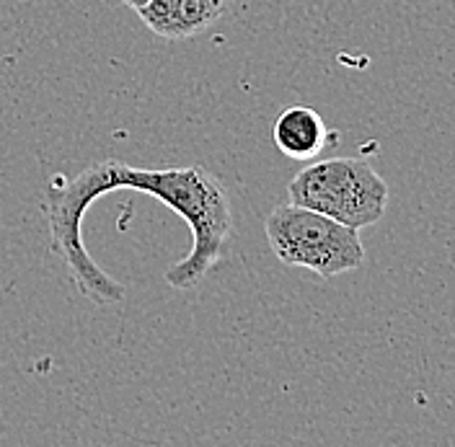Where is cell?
<instances>
[{
  "instance_id": "5",
  "label": "cell",
  "mask_w": 455,
  "mask_h": 447,
  "mask_svg": "<svg viewBox=\"0 0 455 447\" xmlns=\"http://www.w3.org/2000/svg\"><path fill=\"white\" fill-rule=\"evenodd\" d=\"M272 138L277 150L292 158V161H311L315 156L323 153L329 145V127L323 116L311 109V107H290L277 116L272 127Z\"/></svg>"
},
{
  "instance_id": "4",
  "label": "cell",
  "mask_w": 455,
  "mask_h": 447,
  "mask_svg": "<svg viewBox=\"0 0 455 447\" xmlns=\"http://www.w3.org/2000/svg\"><path fill=\"white\" fill-rule=\"evenodd\" d=\"M230 0H150L138 11L142 24L164 39H192L226 16Z\"/></svg>"
},
{
  "instance_id": "1",
  "label": "cell",
  "mask_w": 455,
  "mask_h": 447,
  "mask_svg": "<svg viewBox=\"0 0 455 447\" xmlns=\"http://www.w3.org/2000/svg\"><path fill=\"white\" fill-rule=\"evenodd\" d=\"M114 189L148 192L192 227V251L166 269L173 290H195L220 264L233 235V210L226 184L215 173L202 166L135 168L122 161H99L73 179L52 176L44 189L52 251L65 261L85 300L96 306H119L124 300V287L85 251L81 230L88 204Z\"/></svg>"
},
{
  "instance_id": "3",
  "label": "cell",
  "mask_w": 455,
  "mask_h": 447,
  "mask_svg": "<svg viewBox=\"0 0 455 447\" xmlns=\"http://www.w3.org/2000/svg\"><path fill=\"white\" fill-rule=\"evenodd\" d=\"M287 195L292 204L357 230L378 223L388 207L386 179L363 158H326L311 164L292 176Z\"/></svg>"
},
{
  "instance_id": "2",
  "label": "cell",
  "mask_w": 455,
  "mask_h": 447,
  "mask_svg": "<svg viewBox=\"0 0 455 447\" xmlns=\"http://www.w3.org/2000/svg\"><path fill=\"white\" fill-rule=\"evenodd\" d=\"M269 249L284 267L311 269L331 280L355 272L365 261L360 230L300 204H280L264 220Z\"/></svg>"
},
{
  "instance_id": "6",
  "label": "cell",
  "mask_w": 455,
  "mask_h": 447,
  "mask_svg": "<svg viewBox=\"0 0 455 447\" xmlns=\"http://www.w3.org/2000/svg\"><path fill=\"white\" fill-rule=\"evenodd\" d=\"M122 3H124L127 8H132V11H140V8H145L150 0H122Z\"/></svg>"
}]
</instances>
